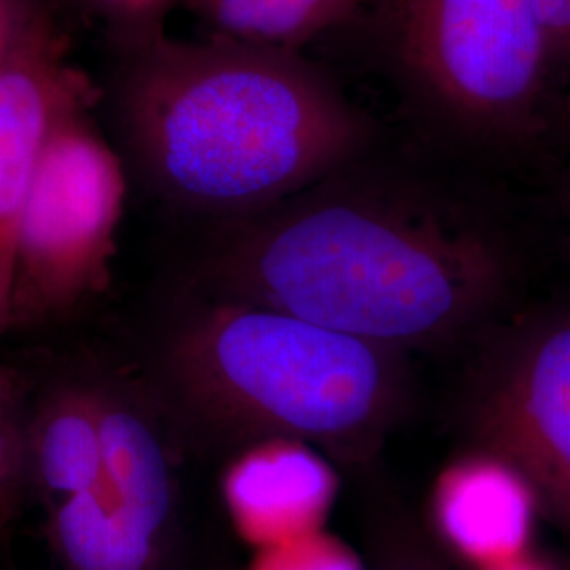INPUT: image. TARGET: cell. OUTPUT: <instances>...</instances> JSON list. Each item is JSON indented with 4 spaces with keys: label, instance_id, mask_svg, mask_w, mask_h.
Returning a JSON list of instances; mask_svg holds the SVG:
<instances>
[{
    "label": "cell",
    "instance_id": "obj_4",
    "mask_svg": "<svg viewBox=\"0 0 570 570\" xmlns=\"http://www.w3.org/2000/svg\"><path fill=\"white\" fill-rule=\"evenodd\" d=\"M379 32L407 96L471 142L529 136L553 63L534 0H383Z\"/></svg>",
    "mask_w": 570,
    "mask_h": 570
},
{
    "label": "cell",
    "instance_id": "obj_16",
    "mask_svg": "<svg viewBox=\"0 0 570 570\" xmlns=\"http://www.w3.org/2000/svg\"><path fill=\"white\" fill-rule=\"evenodd\" d=\"M45 16L41 0H0V68Z\"/></svg>",
    "mask_w": 570,
    "mask_h": 570
},
{
    "label": "cell",
    "instance_id": "obj_10",
    "mask_svg": "<svg viewBox=\"0 0 570 570\" xmlns=\"http://www.w3.org/2000/svg\"><path fill=\"white\" fill-rule=\"evenodd\" d=\"M104 482L153 529L171 534L176 494L161 438L136 410L100 402Z\"/></svg>",
    "mask_w": 570,
    "mask_h": 570
},
{
    "label": "cell",
    "instance_id": "obj_13",
    "mask_svg": "<svg viewBox=\"0 0 570 570\" xmlns=\"http://www.w3.org/2000/svg\"><path fill=\"white\" fill-rule=\"evenodd\" d=\"M367 570H446V558L410 515L385 511L367 529Z\"/></svg>",
    "mask_w": 570,
    "mask_h": 570
},
{
    "label": "cell",
    "instance_id": "obj_12",
    "mask_svg": "<svg viewBox=\"0 0 570 570\" xmlns=\"http://www.w3.org/2000/svg\"><path fill=\"white\" fill-rule=\"evenodd\" d=\"M45 487L63 499L96 489L104 478L98 400L66 395L45 416L37 438Z\"/></svg>",
    "mask_w": 570,
    "mask_h": 570
},
{
    "label": "cell",
    "instance_id": "obj_2",
    "mask_svg": "<svg viewBox=\"0 0 570 570\" xmlns=\"http://www.w3.org/2000/svg\"><path fill=\"white\" fill-rule=\"evenodd\" d=\"M119 117L164 197L235 220L326 180L372 142L366 115L298 51L212 35L127 51Z\"/></svg>",
    "mask_w": 570,
    "mask_h": 570
},
{
    "label": "cell",
    "instance_id": "obj_11",
    "mask_svg": "<svg viewBox=\"0 0 570 570\" xmlns=\"http://www.w3.org/2000/svg\"><path fill=\"white\" fill-rule=\"evenodd\" d=\"M212 37L298 51L345 23L366 0H183Z\"/></svg>",
    "mask_w": 570,
    "mask_h": 570
},
{
    "label": "cell",
    "instance_id": "obj_5",
    "mask_svg": "<svg viewBox=\"0 0 570 570\" xmlns=\"http://www.w3.org/2000/svg\"><path fill=\"white\" fill-rule=\"evenodd\" d=\"M121 159L77 108L42 144L18 244L11 324L61 311L100 289L125 205Z\"/></svg>",
    "mask_w": 570,
    "mask_h": 570
},
{
    "label": "cell",
    "instance_id": "obj_1",
    "mask_svg": "<svg viewBox=\"0 0 570 570\" xmlns=\"http://www.w3.org/2000/svg\"><path fill=\"white\" fill-rule=\"evenodd\" d=\"M355 164L237 218L205 261V284L216 301L275 308L374 345L459 341L501 296V245L468 212L360 178Z\"/></svg>",
    "mask_w": 570,
    "mask_h": 570
},
{
    "label": "cell",
    "instance_id": "obj_19",
    "mask_svg": "<svg viewBox=\"0 0 570 570\" xmlns=\"http://www.w3.org/2000/svg\"><path fill=\"white\" fill-rule=\"evenodd\" d=\"M560 121H562L564 129H567V134L570 136V91L564 96L562 106H560Z\"/></svg>",
    "mask_w": 570,
    "mask_h": 570
},
{
    "label": "cell",
    "instance_id": "obj_9",
    "mask_svg": "<svg viewBox=\"0 0 570 570\" xmlns=\"http://www.w3.org/2000/svg\"><path fill=\"white\" fill-rule=\"evenodd\" d=\"M336 480L313 446L265 440L226 478V501L245 537L261 548L324 530Z\"/></svg>",
    "mask_w": 570,
    "mask_h": 570
},
{
    "label": "cell",
    "instance_id": "obj_18",
    "mask_svg": "<svg viewBox=\"0 0 570 570\" xmlns=\"http://www.w3.org/2000/svg\"><path fill=\"white\" fill-rule=\"evenodd\" d=\"M492 570H556L553 567H550L548 562H543V560H539V558H534V556H522V558H518V560H513L510 564H503V567H497V569Z\"/></svg>",
    "mask_w": 570,
    "mask_h": 570
},
{
    "label": "cell",
    "instance_id": "obj_7",
    "mask_svg": "<svg viewBox=\"0 0 570 570\" xmlns=\"http://www.w3.org/2000/svg\"><path fill=\"white\" fill-rule=\"evenodd\" d=\"M94 102V85L45 16L0 68V341L11 326L21 220L42 144L66 112Z\"/></svg>",
    "mask_w": 570,
    "mask_h": 570
},
{
    "label": "cell",
    "instance_id": "obj_3",
    "mask_svg": "<svg viewBox=\"0 0 570 570\" xmlns=\"http://www.w3.org/2000/svg\"><path fill=\"white\" fill-rule=\"evenodd\" d=\"M171 336L165 372L183 406L228 435L374 454L406 402L404 351L275 308L214 301Z\"/></svg>",
    "mask_w": 570,
    "mask_h": 570
},
{
    "label": "cell",
    "instance_id": "obj_14",
    "mask_svg": "<svg viewBox=\"0 0 570 570\" xmlns=\"http://www.w3.org/2000/svg\"><path fill=\"white\" fill-rule=\"evenodd\" d=\"M249 570H367L366 560L326 530L263 548Z\"/></svg>",
    "mask_w": 570,
    "mask_h": 570
},
{
    "label": "cell",
    "instance_id": "obj_15",
    "mask_svg": "<svg viewBox=\"0 0 570 570\" xmlns=\"http://www.w3.org/2000/svg\"><path fill=\"white\" fill-rule=\"evenodd\" d=\"M96 16L127 51L165 37L167 13L178 0H75Z\"/></svg>",
    "mask_w": 570,
    "mask_h": 570
},
{
    "label": "cell",
    "instance_id": "obj_17",
    "mask_svg": "<svg viewBox=\"0 0 570 570\" xmlns=\"http://www.w3.org/2000/svg\"><path fill=\"white\" fill-rule=\"evenodd\" d=\"M543 23L551 63H570V0H534Z\"/></svg>",
    "mask_w": 570,
    "mask_h": 570
},
{
    "label": "cell",
    "instance_id": "obj_8",
    "mask_svg": "<svg viewBox=\"0 0 570 570\" xmlns=\"http://www.w3.org/2000/svg\"><path fill=\"white\" fill-rule=\"evenodd\" d=\"M539 499L510 463L482 452L440 478L429 534L444 558L469 570H492L530 553Z\"/></svg>",
    "mask_w": 570,
    "mask_h": 570
},
{
    "label": "cell",
    "instance_id": "obj_6",
    "mask_svg": "<svg viewBox=\"0 0 570 570\" xmlns=\"http://www.w3.org/2000/svg\"><path fill=\"white\" fill-rule=\"evenodd\" d=\"M471 425L570 534V320L530 332L490 367Z\"/></svg>",
    "mask_w": 570,
    "mask_h": 570
}]
</instances>
